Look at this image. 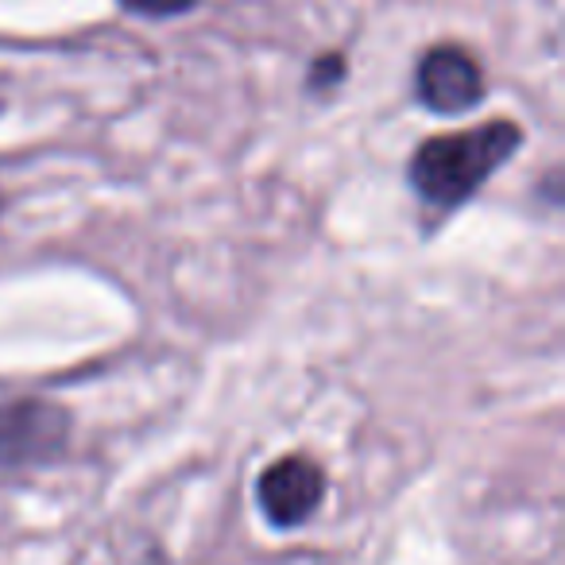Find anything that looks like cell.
Returning a JSON list of instances; mask_svg holds the SVG:
<instances>
[{
  "instance_id": "obj_4",
  "label": "cell",
  "mask_w": 565,
  "mask_h": 565,
  "mask_svg": "<svg viewBox=\"0 0 565 565\" xmlns=\"http://www.w3.org/2000/svg\"><path fill=\"white\" fill-rule=\"evenodd\" d=\"M418 97L430 105L434 113H465L484 97V74H480L477 58L465 47H434L418 63Z\"/></svg>"
},
{
  "instance_id": "obj_1",
  "label": "cell",
  "mask_w": 565,
  "mask_h": 565,
  "mask_svg": "<svg viewBox=\"0 0 565 565\" xmlns=\"http://www.w3.org/2000/svg\"><path fill=\"white\" fill-rule=\"evenodd\" d=\"M519 148V128L511 120H492V125L469 128V132L434 136L411 159V182L434 205H457L480 190V182L508 163L511 151Z\"/></svg>"
},
{
  "instance_id": "obj_2",
  "label": "cell",
  "mask_w": 565,
  "mask_h": 565,
  "mask_svg": "<svg viewBox=\"0 0 565 565\" xmlns=\"http://www.w3.org/2000/svg\"><path fill=\"white\" fill-rule=\"evenodd\" d=\"M71 438V415L51 399L0 403V469L55 461Z\"/></svg>"
},
{
  "instance_id": "obj_5",
  "label": "cell",
  "mask_w": 565,
  "mask_h": 565,
  "mask_svg": "<svg viewBox=\"0 0 565 565\" xmlns=\"http://www.w3.org/2000/svg\"><path fill=\"white\" fill-rule=\"evenodd\" d=\"M120 4L140 17H174V12H186L194 0H120Z\"/></svg>"
},
{
  "instance_id": "obj_6",
  "label": "cell",
  "mask_w": 565,
  "mask_h": 565,
  "mask_svg": "<svg viewBox=\"0 0 565 565\" xmlns=\"http://www.w3.org/2000/svg\"><path fill=\"white\" fill-rule=\"evenodd\" d=\"M341 74H345L341 58H338V55H330V63H326V66H315V86H330V82H338Z\"/></svg>"
},
{
  "instance_id": "obj_3",
  "label": "cell",
  "mask_w": 565,
  "mask_h": 565,
  "mask_svg": "<svg viewBox=\"0 0 565 565\" xmlns=\"http://www.w3.org/2000/svg\"><path fill=\"white\" fill-rule=\"evenodd\" d=\"M326 495V472L310 457H282L267 465L256 484L259 511L275 526H302Z\"/></svg>"
}]
</instances>
